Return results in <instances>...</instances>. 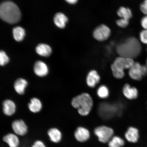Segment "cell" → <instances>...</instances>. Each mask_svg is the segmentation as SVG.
Masks as SVG:
<instances>
[{
  "instance_id": "1",
  "label": "cell",
  "mask_w": 147,
  "mask_h": 147,
  "mask_svg": "<svg viewBox=\"0 0 147 147\" xmlns=\"http://www.w3.org/2000/svg\"><path fill=\"white\" fill-rule=\"evenodd\" d=\"M142 47L136 38H128L122 43L117 46V51L120 56L133 59L139 56Z\"/></svg>"
},
{
  "instance_id": "2",
  "label": "cell",
  "mask_w": 147,
  "mask_h": 147,
  "mask_svg": "<svg viewBox=\"0 0 147 147\" xmlns=\"http://www.w3.org/2000/svg\"><path fill=\"white\" fill-rule=\"evenodd\" d=\"M0 16L1 19L9 24L18 22L21 18L19 8L15 3L10 1H3L0 6Z\"/></svg>"
},
{
  "instance_id": "3",
  "label": "cell",
  "mask_w": 147,
  "mask_h": 147,
  "mask_svg": "<svg viewBox=\"0 0 147 147\" xmlns=\"http://www.w3.org/2000/svg\"><path fill=\"white\" fill-rule=\"evenodd\" d=\"M71 105L78 109V113L81 115H88L92 108L93 101L89 94L83 93L75 97L71 101Z\"/></svg>"
},
{
  "instance_id": "4",
  "label": "cell",
  "mask_w": 147,
  "mask_h": 147,
  "mask_svg": "<svg viewBox=\"0 0 147 147\" xmlns=\"http://www.w3.org/2000/svg\"><path fill=\"white\" fill-rule=\"evenodd\" d=\"M133 59L119 57L115 60L111 66L113 76L117 79H121L125 76L124 70L129 69L135 63Z\"/></svg>"
},
{
  "instance_id": "5",
  "label": "cell",
  "mask_w": 147,
  "mask_h": 147,
  "mask_svg": "<svg viewBox=\"0 0 147 147\" xmlns=\"http://www.w3.org/2000/svg\"><path fill=\"white\" fill-rule=\"evenodd\" d=\"M147 74L146 65H142L138 62H135L129 69V74L133 80L139 81Z\"/></svg>"
},
{
  "instance_id": "6",
  "label": "cell",
  "mask_w": 147,
  "mask_h": 147,
  "mask_svg": "<svg viewBox=\"0 0 147 147\" xmlns=\"http://www.w3.org/2000/svg\"><path fill=\"white\" fill-rule=\"evenodd\" d=\"M94 133L100 142L106 143L109 142L113 137L114 132L111 128L106 126H101L95 128Z\"/></svg>"
},
{
  "instance_id": "7",
  "label": "cell",
  "mask_w": 147,
  "mask_h": 147,
  "mask_svg": "<svg viewBox=\"0 0 147 147\" xmlns=\"http://www.w3.org/2000/svg\"><path fill=\"white\" fill-rule=\"evenodd\" d=\"M110 30L107 26L102 24L97 27L94 31L93 36L99 41H104L107 39L110 34Z\"/></svg>"
},
{
  "instance_id": "8",
  "label": "cell",
  "mask_w": 147,
  "mask_h": 147,
  "mask_svg": "<svg viewBox=\"0 0 147 147\" xmlns=\"http://www.w3.org/2000/svg\"><path fill=\"white\" fill-rule=\"evenodd\" d=\"M12 128L16 135L24 136L27 132L26 125L22 120H17L14 121L12 125Z\"/></svg>"
},
{
  "instance_id": "9",
  "label": "cell",
  "mask_w": 147,
  "mask_h": 147,
  "mask_svg": "<svg viewBox=\"0 0 147 147\" xmlns=\"http://www.w3.org/2000/svg\"><path fill=\"white\" fill-rule=\"evenodd\" d=\"M75 139L79 142H86L89 139L90 132L87 129L80 127L77 129L74 133Z\"/></svg>"
},
{
  "instance_id": "10",
  "label": "cell",
  "mask_w": 147,
  "mask_h": 147,
  "mask_svg": "<svg viewBox=\"0 0 147 147\" xmlns=\"http://www.w3.org/2000/svg\"><path fill=\"white\" fill-rule=\"evenodd\" d=\"M3 140L9 147H19L20 141L18 136L12 133L7 134L3 137Z\"/></svg>"
},
{
  "instance_id": "11",
  "label": "cell",
  "mask_w": 147,
  "mask_h": 147,
  "mask_svg": "<svg viewBox=\"0 0 147 147\" xmlns=\"http://www.w3.org/2000/svg\"><path fill=\"white\" fill-rule=\"evenodd\" d=\"M34 71L36 74L40 77L46 76L49 72L47 65L44 62L40 61H37L35 64Z\"/></svg>"
},
{
  "instance_id": "12",
  "label": "cell",
  "mask_w": 147,
  "mask_h": 147,
  "mask_svg": "<svg viewBox=\"0 0 147 147\" xmlns=\"http://www.w3.org/2000/svg\"><path fill=\"white\" fill-rule=\"evenodd\" d=\"M124 96L129 100H134L138 96V91L135 87H131L129 84H126L123 89Z\"/></svg>"
},
{
  "instance_id": "13",
  "label": "cell",
  "mask_w": 147,
  "mask_h": 147,
  "mask_svg": "<svg viewBox=\"0 0 147 147\" xmlns=\"http://www.w3.org/2000/svg\"><path fill=\"white\" fill-rule=\"evenodd\" d=\"M125 137L129 142L131 143L137 142L139 138V130L134 127L129 128L125 134Z\"/></svg>"
},
{
  "instance_id": "14",
  "label": "cell",
  "mask_w": 147,
  "mask_h": 147,
  "mask_svg": "<svg viewBox=\"0 0 147 147\" xmlns=\"http://www.w3.org/2000/svg\"><path fill=\"white\" fill-rule=\"evenodd\" d=\"M3 110L5 115L10 116L15 113L16 105L11 100H5L3 102Z\"/></svg>"
},
{
  "instance_id": "15",
  "label": "cell",
  "mask_w": 147,
  "mask_h": 147,
  "mask_svg": "<svg viewBox=\"0 0 147 147\" xmlns=\"http://www.w3.org/2000/svg\"><path fill=\"white\" fill-rule=\"evenodd\" d=\"M100 78L96 71L92 70L88 74L87 78V85L90 87H94L100 82Z\"/></svg>"
},
{
  "instance_id": "16",
  "label": "cell",
  "mask_w": 147,
  "mask_h": 147,
  "mask_svg": "<svg viewBox=\"0 0 147 147\" xmlns=\"http://www.w3.org/2000/svg\"><path fill=\"white\" fill-rule=\"evenodd\" d=\"M47 134L51 142L55 143H58L61 140L62 134L58 129L51 128L48 131Z\"/></svg>"
},
{
  "instance_id": "17",
  "label": "cell",
  "mask_w": 147,
  "mask_h": 147,
  "mask_svg": "<svg viewBox=\"0 0 147 147\" xmlns=\"http://www.w3.org/2000/svg\"><path fill=\"white\" fill-rule=\"evenodd\" d=\"M28 85V82L25 79L20 78L16 80L14 84V88L16 92L20 95L25 92V88Z\"/></svg>"
},
{
  "instance_id": "18",
  "label": "cell",
  "mask_w": 147,
  "mask_h": 147,
  "mask_svg": "<svg viewBox=\"0 0 147 147\" xmlns=\"http://www.w3.org/2000/svg\"><path fill=\"white\" fill-rule=\"evenodd\" d=\"M37 53L40 56L48 57L50 56L52 52L50 46L45 44H40L36 48Z\"/></svg>"
},
{
  "instance_id": "19",
  "label": "cell",
  "mask_w": 147,
  "mask_h": 147,
  "mask_svg": "<svg viewBox=\"0 0 147 147\" xmlns=\"http://www.w3.org/2000/svg\"><path fill=\"white\" fill-rule=\"evenodd\" d=\"M54 22L57 26L63 28L65 26L68 21V18L65 15L62 13H58L55 14L54 17Z\"/></svg>"
},
{
  "instance_id": "20",
  "label": "cell",
  "mask_w": 147,
  "mask_h": 147,
  "mask_svg": "<svg viewBox=\"0 0 147 147\" xmlns=\"http://www.w3.org/2000/svg\"><path fill=\"white\" fill-rule=\"evenodd\" d=\"M29 110L33 113H37L41 110L42 108V103L39 99L33 98L31 99L30 102L28 104Z\"/></svg>"
},
{
  "instance_id": "21",
  "label": "cell",
  "mask_w": 147,
  "mask_h": 147,
  "mask_svg": "<svg viewBox=\"0 0 147 147\" xmlns=\"http://www.w3.org/2000/svg\"><path fill=\"white\" fill-rule=\"evenodd\" d=\"M13 34L14 39L17 41H22L25 35V30L23 28L18 26L13 30Z\"/></svg>"
},
{
  "instance_id": "22",
  "label": "cell",
  "mask_w": 147,
  "mask_h": 147,
  "mask_svg": "<svg viewBox=\"0 0 147 147\" xmlns=\"http://www.w3.org/2000/svg\"><path fill=\"white\" fill-rule=\"evenodd\" d=\"M117 14L121 18L129 20L132 17L131 11L129 8L121 7L117 11Z\"/></svg>"
},
{
  "instance_id": "23",
  "label": "cell",
  "mask_w": 147,
  "mask_h": 147,
  "mask_svg": "<svg viewBox=\"0 0 147 147\" xmlns=\"http://www.w3.org/2000/svg\"><path fill=\"white\" fill-rule=\"evenodd\" d=\"M124 141L120 137L115 136L108 142L109 147H121L124 146Z\"/></svg>"
},
{
  "instance_id": "24",
  "label": "cell",
  "mask_w": 147,
  "mask_h": 147,
  "mask_svg": "<svg viewBox=\"0 0 147 147\" xmlns=\"http://www.w3.org/2000/svg\"><path fill=\"white\" fill-rule=\"evenodd\" d=\"M109 89L106 86L102 85L98 88L97 91L98 96L102 98H106L109 96Z\"/></svg>"
},
{
  "instance_id": "25",
  "label": "cell",
  "mask_w": 147,
  "mask_h": 147,
  "mask_svg": "<svg viewBox=\"0 0 147 147\" xmlns=\"http://www.w3.org/2000/svg\"><path fill=\"white\" fill-rule=\"evenodd\" d=\"M9 59L4 51H1L0 52V64L1 66L6 64L9 61Z\"/></svg>"
},
{
  "instance_id": "26",
  "label": "cell",
  "mask_w": 147,
  "mask_h": 147,
  "mask_svg": "<svg viewBox=\"0 0 147 147\" xmlns=\"http://www.w3.org/2000/svg\"><path fill=\"white\" fill-rule=\"evenodd\" d=\"M140 39L143 43L147 45V30L144 29L141 31L140 34Z\"/></svg>"
},
{
  "instance_id": "27",
  "label": "cell",
  "mask_w": 147,
  "mask_h": 147,
  "mask_svg": "<svg viewBox=\"0 0 147 147\" xmlns=\"http://www.w3.org/2000/svg\"><path fill=\"white\" fill-rule=\"evenodd\" d=\"M117 25L119 27L125 28L129 24V20L121 18V19L117 20Z\"/></svg>"
},
{
  "instance_id": "28",
  "label": "cell",
  "mask_w": 147,
  "mask_h": 147,
  "mask_svg": "<svg viewBox=\"0 0 147 147\" xmlns=\"http://www.w3.org/2000/svg\"><path fill=\"white\" fill-rule=\"evenodd\" d=\"M140 8L141 12L146 16H147V0H146L141 3Z\"/></svg>"
},
{
  "instance_id": "29",
  "label": "cell",
  "mask_w": 147,
  "mask_h": 147,
  "mask_svg": "<svg viewBox=\"0 0 147 147\" xmlns=\"http://www.w3.org/2000/svg\"><path fill=\"white\" fill-rule=\"evenodd\" d=\"M31 147H47L43 141L40 140H36L33 143Z\"/></svg>"
},
{
  "instance_id": "30",
  "label": "cell",
  "mask_w": 147,
  "mask_h": 147,
  "mask_svg": "<svg viewBox=\"0 0 147 147\" xmlns=\"http://www.w3.org/2000/svg\"><path fill=\"white\" fill-rule=\"evenodd\" d=\"M141 26L144 30H147V16H146L143 17L141 20Z\"/></svg>"
},
{
  "instance_id": "31",
  "label": "cell",
  "mask_w": 147,
  "mask_h": 147,
  "mask_svg": "<svg viewBox=\"0 0 147 147\" xmlns=\"http://www.w3.org/2000/svg\"><path fill=\"white\" fill-rule=\"evenodd\" d=\"M77 1H78L77 0H67V1H66L71 4H74L77 2Z\"/></svg>"
},
{
  "instance_id": "32",
  "label": "cell",
  "mask_w": 147,
  "mask_h": 147,
  "mask_svg": "<svg viewBox=\"0 0 147 147\" xmlns=\"http://www.w3.org/2000/svg\"><path fill=\"white\" fill-rule=\"evenodd\" d=\"M146 68H147V59L146 60Z\"/></svg>"
},
{
  "instance_id": "33",
  "label": "cell",
  "mask_w": 147,
  "mask_h": 147,
  "mask_svg": "<svg viewBox=\"0 0 147 147\" xmlns=\"http://www.w3.org/2000/svg\"></svg>"
}]
</instances>
